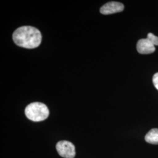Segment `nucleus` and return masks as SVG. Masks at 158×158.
Segmentation results:
<instances>
[{
  "mask_svg": "<svg viewBox=\"0 0 158 158\" xmlns=\"http://www.w3.org/2000/svg\"><path fill=\"white\" fill-rule=\"evenodd\" d=\"M12 38L17 45L27 49H34L40 44L42 35L38 29L31 26H23L14 31Z\"/></svg>",
  "mask_w": 158,
  "mask_h": 158,
  "instance_id": "obj_1",
  "label": "nucleus"
},
{
  "mask_svg": "<svg viewBox=\"0 0 158 158\" xmlns=\"http://www.w3.org/2000/svg\"><path fill=\"white\" fill-rule=\"evenodd\" d=\"M25 113L29 119L40 122L49 117V111L45 104L40 102H35L29 104L26 107Z\"/></svg>",
  "mask_w": 158,
  "mask_h": 158,
  "instance_id": "obj_2",
  "label": "nucleus"
},
{
  "mask_svg": "<svg viewBox=\"0 0 158 158\" xmlns=\"http://www.w3.org/2000/svg\"><path fill=\"white\" fill-rule=\"evenodd\" d=\"M57 151L59 155L64 158H74L76 155L75 147L68 141H61L56 144Z\"/></svg>",
  "mask_w": 158,
  "mask_h": 158,
  "instance_id": "obj_3",
  "label": "nucleus"
},
{
  "mask_svg": "<svg viewBox=\"0 0 158 158\" xmlns=\"http://www.w3.org/2000/svg\"><path fill=\"white\" fill-rule=\"evenodd\" d=\"M124 9V6L118 2H109L104 4L100 8V12L104 15L113 14L123 11Z\"/></svg>",
  "mask_w": 158,
  "mask_h": 158,
  "instance_id": "obj_4",
  "label": "nucleus"
},
{
  "mask_svg": "<svg viewBox=\"0 0 158 158\" xmlns=\"http://www.w3.org/2000/svg\"><path fill=\"white\" fill-rule=\"evenodd\" d=\"M136 49L141 54H150L155 51V46L147 38L139 40L137 43Z\"/></svg>",
  "mask_w": 158,
  "mask_h": 158,
  "instance_id": "obj_5",
  "label": "nucleus"
},
{
  "mask_svg": "<svg viewBox=\"0 0 158 158\" xmlns=\"http://www.w3.org/2000/svg\"><path fill=\"white\" fill-rule=\"evenodd\" d=\"M145 141L151 144H158V129H152L147 133L145 137Z\"/></svg>",
  "mask_w": 158,
  "mask_h": 158,
  "instance_id": "obj_6",
  "label": "nucleus"
},
{
  "mask_svg": "<svg viewBox=\"0 0 158 158\" xmlns=\"http://www.w3.org/2000/svg\"><path fill=\"white\" fill-rule=\"evenodd\" d=\"M147 39L149 40L153 45L158 46V37L152 33H149L147 36Z\"/></svg>",
  "mask_w": 158,
  "mask_h": 158,
  "instance_id": "obj_7",
  "label": "nucleus"
},
{
  "mask_svg": "<svg viewBox=\"0 0 158 158\" xmlns=\"http://www.w3.org/2000/svg\"><path fill=\"white\" fill-rule=\"evenodd\" d=\"M152 81L155 88L158 90V73L154 74V76H153Z\"/></svg>",
  "mask_w": 158,
  "mask_h": 158,
  "instance_id": "obj_8",
  "label": "nucleus"
}]
</instances>
